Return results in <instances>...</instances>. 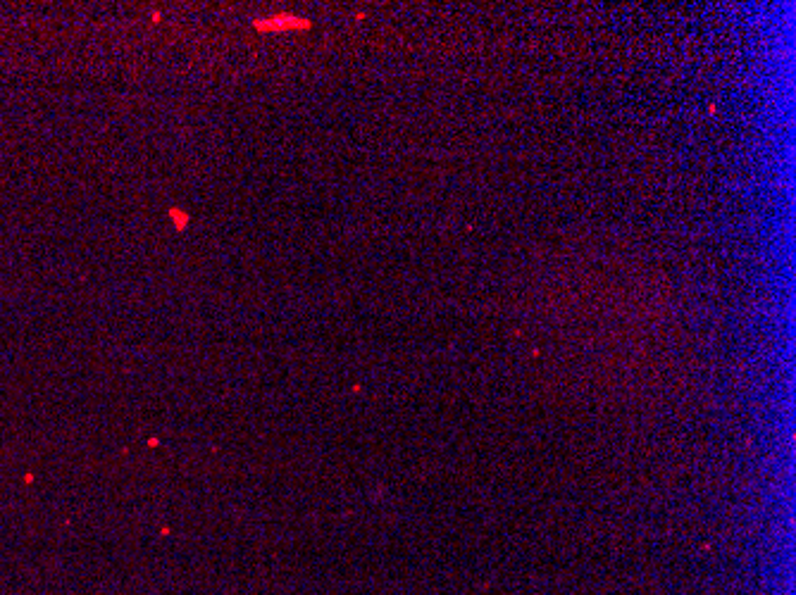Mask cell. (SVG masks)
Masks as SVG:
<instances>
[{"label":"cell","mask_w":796,"mask_h":595,"mask_svg":"<svg viewBox=\"0 0 796 595\" xmlns=\"http://www.w3.org/2000/svg\"><path fill=\"white\" fill-rule=\"evenodd\" d=\"M255 32L260 34H272V32H303V29H310V22L303 17H296V14H286L279 12L275 17L267 19H255L253 22Z\"/></svg>","instance_id":"cell-1"},{"label":"cell","mask_w":796,"mask_h":595,"mask_svg":"<svg viewBox=\"0 0 796 595\" xmlns=\"http://www.w3.org/2000/svg\"><path fill=\"white\" fill-rule=\"evenodd\" d=\"M169 219H172V224H174V229H177V232H186L189 229V224H191V214L189 212H184L182 207H169Z\"/></svg>","instance_id":"cell-2"}]
</instances>
